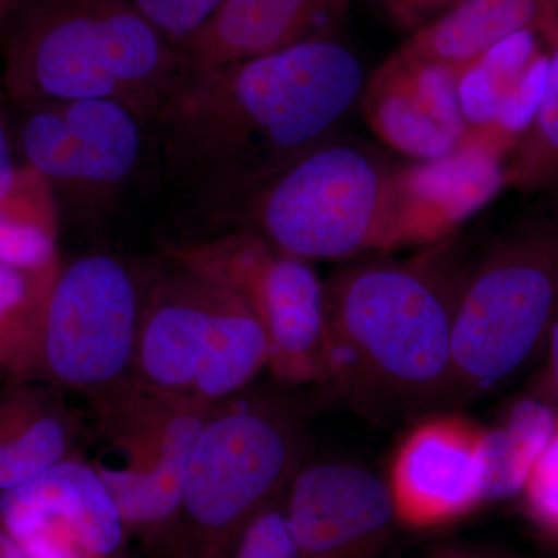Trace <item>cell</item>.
I'll return each mask as SVG.
<instances>
[{"mask_svg": "<svg viewBox=\"0 0 558 558\" xmlns=\"http://www.w3.org/2000/svg\"><path fill=\"white\" fill-rule=\"evenodd\" d=\"M359 58L336 39L186 68L149 121L146 191L189 240L330 137L357 102Z\"/></svg>", "mask_w": 558, "mask_h": 558, "instance_id": "obj_1", "label": "cell"}, {"mask_svg": "<svg viewBox=\"0 0 558 558\" xmlns=\"http://www.w3.org/2000/svg\"><path fill=\"white\" fill-rule=\"evenodd\" d=\"M465 266L447 245L399 260L374 253L325 281L326 385L371 416L450 402L454 306Z\"/></svg>", "mask_w": 558, "mask_h": 558, "instance_id": "obj_2", "label": "cell"}, {"mask_svg": "<svg viewBox=\"0 0 558 558\" xmlns=\"http://www.w3.org/2000/svg\"><path fill=\"white\" fill-rule=\"evenodd\" d=\"M457 229L417 163L398 167L332 134L193 238L247 231L314 264L435 247Z\"/></svg>", "mask_w": 558, "mask_h": 558, "instance_id": "obj_3", "label": "cell"}, {"mask_svg": "<svg viewBox=\"0 0 558 558\" xmlns=\"http://www.w3.org/2000/svg\"><path fill=\"white\" fill-rule=\"evenodd\" d=\"M2 44L9 101H113L148 123L186 70L130 0H32Z\"/></svg>", "mask_w": 558, "mask_h": 558, "instance_id": "obj_4", "label": "cell"}, {"mask_svg": "<svg viewBox=\"0 0 558 558\" xmlns=\"http://www.w3.org/2000/svg\"><path fill=\"white\" fill-rule=\"evenodd\" d=\"M557 318L558 201L543 199L465 266L451 336V400L480 398L513 379L545 352Z\"/></svg>", "mask_w": 558, "mask_h": 558, "instance_id": "obj_5", "label": "cell"}, {"mask_svg": "<svg viewBox=\"0 0 558 558\" xmlns=\"http://www.w3.org/2000/svg\"><path fill=\"white\" fill-rule=\"evenodd\" d=\"M143 267L135 377L213 407L247 389L267 369L266 333L234 290L163 250Z\"/></svg>", "mask_w": 558, "mask_h": 558, "instance_id": "obj_6", "label": "cell"}, {"mask_svg": "<svg viewBox=\"0 0 558 558\" xmlns=\"http://www.w3.org/2000/svg\"><path fill=\"white\" fill-rule=\"evenodd\" d=\"M145 267L94 252L58 263L43 303L31 373L95 398L134 376Z\"/></svg>", "mask_w": 558, "mask_h": 558, "instance_id": "obj_7", "label": "cell"}, {"mask_svg": "<svg viewBox=\"0 0 558 558\" xmlns=\"http://www.w3.org/2000/svg\"><path fill=\"white\" fill-rule=\"evenodd\" d=\"M14 149L49 185L64 216L81 226L108 218L145 185L149 123L105 100L9 101Z\"/></svg>", "mask_w": 558, "mask_h": 558, "instance_id": "obj_8", "label": "cell"}, {"mask_svg": "<svg viewBox=\"0 0 558 558\" xmlns=\"http://www.w3.org/2000/svg\"><path fill=\"white\" fill-rule=\"evenodd\" d=\"M301 422L295 407L274 392L244 389L213 405L194 446L179 513L205 534L241 531L288 492L306 462Z\"/></svg>", "mask_w": 558, "mask_h": 558, "instance_id": "obj_9", "label": "cell"}, {"mask_svg": "<svg viewBox=\"0 0 558 558\" xmlns=\"http://www.w3.org/2000/svg\"><path fill=\"white\" fill-rule=\"evenodd\" d=\"M94 459L124 523L174 519L194 446L211 407L146 385L138 377L90 398Z\"/></svg>", "mask_w": 558, "mask_h": 558, "instance_id": "obj_10", "label": "cell"}, {"mask_svg": "<svg viewBox=\"0 0 558 558\" xmlns=\"http://www.w3.org/2000/svg\"><path fill=\"white\" fill-rule=\"evenodd\" d=\"M160 250L229 286L247 303L266 333L267 369L279 385L322 384L326 290L314 264L238 230L160 241Z\"/></svg>", "mask_w": 558, "mask_h": 558, "instance_id": "obj_11", "label": "cell"}, {"mask_svg": "<svg viewBox=\"0 0 558 558\" xmlns=\"http://www.w3.org/2000/svg\"><path fill=\"white\" fill-rule=\"evenodd\" d=\"M483 425L461 414H433L409 429L389 462L396 520L411 527L453 523L484 505Z\"/></svg>", "mask_w": 558, "mask_h": 558, "instance_id": "obj_12", "label": "cell"}, {"mask_svg": "<svg viewBox=\"0 0 558 558\" xmlns=\"http://www.w3.org/2000/svg\"><path fill=\"white\" fill-rule=\"evenodd\" d=\"M286 513L301 558H374L396 520L387 481L337 459L301 465Z\"/></svg>", "mask_w": 558, "mask_h": 558, "instance_id": "obj_13", "label": "cell"}, {"mask_svg": "<svg viewBox=\"0 0 558 558\" xmlns=\"http://www.w3.org/2000/svg\"><path fill=\"white\" fill-rule=\"evenodd\" d=\"M461 78L454 70L392 53L362 94L371 130L416 163L450 156L469 135Z\"/></svg>", "mask_w": 558, "mask_h": 558, "instance_id": "obj_14", "label": "cell"}, {"mask_svg": "<svg viewBox=\"0 0 558 558\" xmlns=\"http://www.w3.org/2000/svg\"><path fill=\"white\" fill-rule=\"evenodd\" d=\"M0 524L14 539L36 527H60L94 558L116 553L126 526L100 473L76 451L25 486L3 494Z\"/></svg>", "mask_w": 558, "mask_h": 558, "instance_id": "obj_15", "label": "cell"}, {"mask_svg": "<svg viewBox=\"0 0 558 558\" xmlns=\"http://www.w3.org/2000/svg\"><path fill=\"white\" fill-rule=\"evenodd\" d=\"M354 0H226L180 49L186 68H218L311 40L333 39Z\"/></svg>", "mask_w": 558, "mask_h": 558, "instance_id": "obj_16", "label": "cell"}, {"mask_svg": "<svg viewBox=\"0 0 558 558\" xmlns=\"http://www.w3.org/2000/svg\"><path fill=\"white\" fill-rule=\"evenodd\" d=\"M523 32L538 33L553 50L558 44V11L548 0H459L411 33L395 53L462 76L487 51Z\"/></svg>", "mask_w": 558, "mask_h": 558, "instance_id": "obj_17", "label": "cell"}, {"mask_svg": "<svg viewBox=\"0 0 558 558\" xmlns=\"http://www.w3.org/2000/svg\"><path fill=\"white\" fill-rule=\"evenodd\" d=\"M83 432L61 391L35 377L10 376L0 387V497L75 453Z\"/></svg>", "mask_w": 558, "mask_h": 558, "instance_id": "obj_18", "label": "cell"}, {"mask_svg": "<svg viewBox=\"0 0 558 558\" xmlns=\"http://www.w3.org/2000/svg\"><path fill=\"white\" fill-rule=\"evenodd\" d=\"M538 33L523 32L487 51L462 75L459 97L470 131H487L510 148L527 126L545 86L549 53Z\"/></svg>", "mask_w": 558, "mask_h": 558, "instance_id": "obj_19", "label": "cell"}, {"mask_svg": "<svg viewBox=\"0 0 558 558\" xmlns=\"http://www.w3.org/2000/svg\"><path fill=\"white\" fill-rule=\"evenodd\" d=\"M557 427L556 407L537 392L517 399L501 421L483 428L484 505L520 497Z\"/></svg>", "mask_w": 558, "mask_h": 558, "instance_id": "obj_20", "label": "cell"}, {"mask_svg": "<svg viewBox=\"0 0 558 558\" xmlns=\"http://www.w3.org/2000/svg\"><path fill=\"white\" fill-rule=\"evenodd\" d=\"M502 171L505 186L526 197L558 201V44L550 50L534 116L506 154Z\"/></svg>", "mask_w": 558, "mask_h": 558, "instance_id": "obj_21", "label": "cell"}, {"mask_svg": "<svg viewBox=\"0 0 558 558\" xmlns=\"http://www.w3.org/2000/svg\"><path fill=\"white\" fill-rule=\"evenodd\" d=\"M58 263L31 274L0 264V369L28 376L40 303Z\"/></svg>", "mask_w": 558, "mask_h": 558, "instance_id": "obj_22", "label": "cell"}, {"mask_svg": "<svg viewBox=\"0 0 558 558\" xmlns=\"http://www.w3.org/2000/svg\"><path fill=\"white\" fill-rule=\"evenodd\" d=\"M286 495L288 492L241 529L233 558H301L286 513Z\"/></svg>", "mask_w": 558, "mask_h": 558, "instance_id": "obj_23", "label": "cell"}, {"mask_svg": "<svg viewBox=\"0 0 558 558\" xmlns=\"http://www.w3.org/2000/svg\"><path fill=\"white\" fill-rule=\"evenodd\" d=\"M143 17L182 49L215 17L226 0H130Z\"/></svg>", "mask_w": 558, "mask_h": 558, "instance_id": "obj_24", "label": "cell"}, {"mask_svg": "<svg viewBox=\"0 0 558 558\" xmlns=\"http://www.w3.org/2000/svg\"><path fill=\"white\" fill-rule=\"evenodd\" d=\"M520 497L529 519L558 539V427L535 462Z\"/></svg>", "mask_w": 558, "mask_h": 558, "instance_id": "obj_25", "label": "cell"}, {"mask_svg": "<svg viewBox=\"0 0 558 558\" xmlns=\"http://www.w3.org/2000/svg\"><path fill=\"white\" fill-rule=\"evenodd\" d=\"M371 2L396 31L410 36L411 33L425 27L451 7L457 5L459 0H371Z\"/></svg>", "mask_w": 558, "mask_h": 558, "instance_id": "obj_26", "label": "cell"}, {"mask_svg": "<svg viewBox=\"0 0 558 558\" xmlns=\"http://www.w3.org/2000/svg\"><path fill=\"white\" fill-rule=\"evenodd\" d=\"M11 132L9 98L0 84V208L10 201L16 190L17 163Z\"/></svg>", "mask_w": 558, "mask_h": 558, "instance_id": "obj_27", "label": "cell"}, {"mask_svg": "<svg viewBox=\"0 0 558 558\" xmlns=\"http://www.w3.org/2000/svg\"><path fill=\"white\" fill-rule=\"evenodd\" d=\"M546 352V371L543 377L542 391L539 395L556 407L558 411V318L550 328Z\"/></svg>", "mask_w": 558, "mask_h": 558, "instance_id": "obj_28", "label": "cell"}, {"mask_svg": "<svg viewBox=\"0 0 558 558\" xmlns=\"http://www.w3.org/2000/svg\"><path fill=\"white\" fill-rule=\"evenodd\" d=\"M31 2L32 0H0V40L14 16Z\"/></svg>", "mask_w": 558, "mask_h": 558, "instance_id": "obj_29", "label": "cell"}, {"mask_svg": "<svg viewBox=\"0 0 558 558\" xmlns=\"http://www.w3.org/2000/svg\"><path fill=\"white\" fill-rule=\"evenodd\" d=\"M0 558H28L20 543L0 524Z\"/></svg>", "mask_w": 558, "mask_h": 558, "instance_id": "obj_30", "label": "cell"}, {"mask_svg": "<svg viewBox=\"0 0 558 558\" xmlns=\"http://www.w3.org/2000/svg\"><path fill=\"white\" fill-rule=\"evenodd\" d=\"M11 374L7 373V371L0 369V387L5 384V380L9 379Z\"/></svg>", "mask_w": 558, "mask_h": 558, "instance_id": "obj_31", "label": "cell"}, {"mask_svg": "<svg viewBox=\"0 0 558 558\" xmlns=\"http://www.w3.org/2000/svg\"><path fill=\"white\" fill-rule=\"evenodd\" d=\"M436 558H465L464 556H461V554H446V556H440Z\"/></svg>", "mask_w": 558, "mask_h": 558, "instance_id": "obj_32", "label": "cell"}, {"mask_svg": "<svg viewBox=\"0 0 558 558\" xmlns=\"http://www.w3.org/2000/svg\"><path fill=\"white\" fill-rule=\"evenodd\" d=\"M548 2L558 11V0H548Z\"/></svg>", "mask_w": 558, "mask_h": 558, "instance_id": "obj_33", "label": "cell"}]
</instances>
